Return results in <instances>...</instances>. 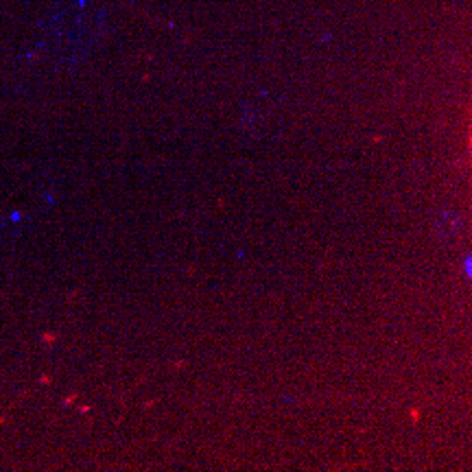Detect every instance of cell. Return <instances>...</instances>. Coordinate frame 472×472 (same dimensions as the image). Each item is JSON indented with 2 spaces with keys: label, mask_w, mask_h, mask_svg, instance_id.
Returning <instances> with one entry per match:
<instances>
[{
  "label": "cell",
  "mask_w": 472,
  "mask_h": 472,
  "mask_svg": "<svg viewBox=\"0 0 472 472\" xmlns=\"http://www.w3.org/2000/svg\"><path fill=\"white\" fill-rule=\"evenodd\" d=\"M466 278H470V254L466 256Z\"/></svg>",
  "instance_id": "obj_1"
}]
</instances>
